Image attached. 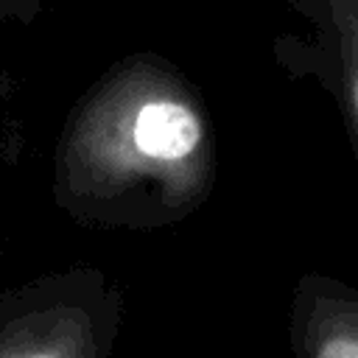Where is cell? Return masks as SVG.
Returning a JSON list of instances; mask_svg holds the SVG:
<instances>
[{
	"label": "cell",
	"mask_w": 358,
	"mask_h": 358,
	"mask_svg": "<svg viewBox=\"0 0 358 358\" xmlns=\"http://www.w3.org/2000/svg\"><path fill=\"white\" fill-rule=\"evenodd\" d=\"M218 143L201 90L143 50L109 64L70 106L53 148V204L81 227L151 232L199 213Z\"/></svg>",
	"instance_id": "obj_1"
},
{
	"label": "cell",
	"mask_w": 358,
	"mask_h": 358,
	"mask_svg": "<svg viewBox=\"0 0 358 358\" xmlns=\"http://www.w3.org/2000/svg\"><path fill=\"white\" fill-rule=\"evenodd\" d=\"M123 294L98 266H70L0 288V358H106Z\"/></svg>",
	"instance_id": "obj_2"
},
{
	"label": "cell",
	"mask_w": 358,
	"mask_h": 358,
	"mask_svg": "<svg viewBox=\"0 0 358 358\" xmlns=\"http://www.w3.org/2000/svg\"><path fill=\"white\" fill-rule=\"evenodd\" d=\"M285 3L305 28L274 36V59L291 78H310L333 98L358 159V0Z\"/></svg>",
	"instance_id": "obj_3"
},
{
	"label": "cell",
	"mask_w": 358,
	"mask_h": 358,
	"mask_svg": "<svg viewBox=\"0 0 358 358\" xmlns=\"http://www.w3.org/2000/svg\"><path fill=\"white\" fill-rule=\"evenodd\" d=\"M288 336L305 358H358V288L305 274L291 299Z\"/></svg>",
	"instance_id": "obj_4"
},
{
	"label": "cell",
	"mask_w": 358,
	"mask_h": 358,
	"mask_svg": "<svg viewBox=\"0 0 358 358\" xmlns=\"http://www.w3.org/2000/svg\"><path fill=\"white\" fill-rule=\"evenodd\" d=\"M45 8V0H0V20L31 25Z\"/></svg>",
	"instance_id": "obj_5"
},
{
	"label": "cell",
	"mask_w": 358,
	"mask_h": 358,
	"mask_svg": "<svg viewBox=\"0 0 358 358\" xmlns=\"http://www.w3.org/2000/svg\"><path fill=\"white\" fill-rule=\"evenodd\" d=\"M0 263H3V246H0Z\"/></svg>",
	"instance_id": "obj_6"
}]
</instances>
